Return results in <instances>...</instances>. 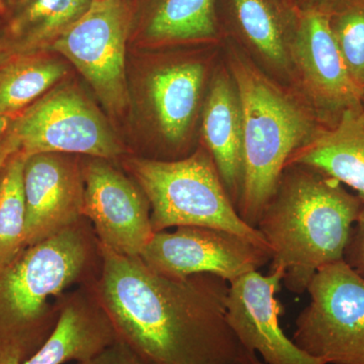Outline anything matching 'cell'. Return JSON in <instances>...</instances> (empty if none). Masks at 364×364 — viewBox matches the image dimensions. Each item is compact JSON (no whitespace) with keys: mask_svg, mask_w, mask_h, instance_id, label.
I'll return each mask as SVG.
<instances>
[{"mask_svg":"<svg viewBox=\"0 0 364 364\" xmlns=\"http://www.w3.org/2000/svg\"><path fill=\"white\" fill-rule=\"evenodd\" d=\"M11 130L26 156L58 153L112 160L123 153L102 114L73 88L41 98L14 119Z\"/></svg>","mask_w":364,"mask_h":364,"instance_id":"obj_7","label":"cell"},{"mask_svg":"<svg viewBox=\"0 0 364 364\" xmlns=\"http://www.w3.org/2000/svg\"><path fill=\"white\" fill-rule=\"evenodd\" d=\"M140 257L167 277L210 273L230 284L267 265L272 251L224 230L179 227L154 233Z\"/></svg>","mask_w":364,"mask_h":364,"instance_id":"obj_9","label":"cell"},{"mask_svg":"<svg viewBox=\"0 0 364 364\" xmlns=\"http://www.w3.org/2000/svg\"><path fill=\"white\" fill-rule=\"evenodd\" d=\"M102 1H107V0H92V2H102Z\"/></svg>","mask_w":364,"mask_h":364,"instance_id":"obj_31","label":"cell"},{"mask_svg":"<svg viewBox=\"0 0 364 364\" xmlns=\"http://www.w3.org/2000/svg\"><path fill=\"white\" fill-rule=\"evenodd\" d=\"M26 247L83 219L81 165L58 153L26 156L23 169Z\"/></svg>","mask_w":364,"mask_h":364,"instance_id":"obj_13","label":"cell"},{"mask_svg":"<svg viewBox=\"0 0 364 364\" xmlns=\"http://www.w3.org/2000/svg\"><path fill=\"white\" fill-rule=\"evenodd\" d=\"M203 133L228 195L238 208L243 181L242 114L230 72H220L213 79L203 107Z\"/></svg>","mask_w":364,"mask_h":364,"instance_id":"obj_16","label":"cell"},{"mask_svg":"<svg viewBox=\"0 0 364 364\" xmlns=\"http://www.w3.org/2000/svg\"><path fill=\"white\" fill-rule=\"evenodd\" d=\"M284 273L249 272L230 282L227 320L242 348L259 354L267 364H328L314 358L284 334L277 294Z\"/></svg>","mask_w":364,"mask_h":364,"instance_id":"obj_12","label":"cell"},{"mask_svg":"<svg viewBox=\"0 0 364 364\" xmlns=\"http://www.w3.org/2000/svg\"><path fill=\"white\" fill-rule=\"evenodd\" d=\"M6 45V39H4V37H2L1 35H0V51H1L2 48H4V46Z\"/></svg>","mask_w":364,"mask_h":364,"instance_id":"obj_29","label":"cell"},{"mask_svg":"<svg viewBox=\"0 0 364 364\" xmlns=\"http://www.w3.org/2000/svg\"><path fill=\"white\" fill-rule=\"evenodd\" d=\"M238 364H267L258 358L255 352L248 351L242 348L240 356H239Z\"/></svg>","mask_w":364,"mask_h":364,"instance_id":"obj_27","label":"cell"},{"mask_svg":"<svg viewBox=\"0 0 364 364\" xmlns=\"http://www.w3.org/2000/svg\"><path fill=\"white\" fill-rule=\"evenodd\" d=\"M229 9L235 28L254 53L277 70H291L299 9L282 0H229Z\"/></svg>","mask_w":364,"mask_h":364,"instance_id":"obj_19","label":"cell"},{"mask_svg":"<svg viewBox=\"0 0 364 364\" xmlns=\"http://www.w3.org/2000/svg\"><path fill=\"white\" fill-rule=\"evenodd\" d=\"M289 165L310 167L336 179L354 189L364 203L363 107L346 109L331 126L318 128L291 154L286 167Z\"/></svg>","mask_w":364,"mask_h":364,"instance_id":"obj_15","label":"cell"},{"mask_svg":"<svg viewBox=\"0 0 364 364\" xmlns=\"http://www.w3.org/2000/svg\"><path fill=\"white\" fill-rule=\"evenodd\" d=\"M344 260L364 277V205L352 230L348 245L345 250Z\"/></svg>","mask_w":364,"mask_h":364,"instance_id":"obj_25","label":"cell"},{"mask_svg":"<svg viewBox=\"0 0 364 364\" xmlns=\"http://www.w3.org/2000/svg\"><path fill=\"white\" fill-rule=\"evenodd\" d=\"M229 67L242 114L243 181L237 210L256 228L287 160L318 130L317 114L235 50Z\"/></svg>","mask_w":364,"mask_h":364,"instance_id":"obj_4","label":"cell"},{"mask_svg":"<svg viewBox=\"0 0 364 364\" xmlns=\"http://www.w3.org/2000/svg\"><path fill=\"white\" fill-rule=\"evenodd\" d=\"M128 14L121 0L92 2L51 44L77 68L112 112L128 104L124 52Z\"/></svg>","mask_w":364,"mask_h":364,"instance_id":"obj_8","label":"cell"},{"mask_svg":"<svg viewBox=\"0 0 364 364\" xmlns=\"http://www.w3.org/2000/svg\"><path fill=\"white\" fill-rule=\"evenodd\" d=\"M18 149H20L18 140L9 129L6 136L0 140V171H1L2 167L6 164L9 157Z\"/></svg>","mask_w":364,"mask_h":364,"instance_id":"obj_26","label":"cell"},{"mask_svg":"<svg viewBox=\"0 0 364 364\" xmlns=\"http://www.w3.org/2000/svg\"><path fill=\"white\" fill-rule=\"evenodd\" d=\"M81 169L83 217L98 241L114 252L138 257L154 235L149 200L142 188L109 160L90 157Z\"/></svg>","mask_w":364,"mask_h":364,"instance_id":"obj_11","label":"cell"},{"mask_svg":"<svg viewBox=\"0 0 364 364\" xmlns=\"http://www.w3.org/2000/svg\"><path fill=\"white\" fill-rule=\"evenodd\" d=\"M127 168L149 200L154 233L173 227L213 228L270 250L260 232L239 215L208 150L176 160L133 158Z\"/></svg>","mask_w":364,"mask_h":364,"instance_id":"obj_5","label":"cell"},{"mask_svg":"<svg viewBox=\"0 0 364 364\" xmlns=\"http://www.w3.org/2000/svg\"><path fill=\"white\" fill-rule=\"evenodd\" d=\"M93 284L75 287L66 294L51 336L30 358L14 364L81 363L119 340Z\"/></svg>","mask_w":364,"mask_h":364,"instance_id":"obj_14","label":"cell"},{"mask_svg":"<svg viewBox=\"0 0 364 364\" xmlns=\"http://www.w3.org/2000/svg\"><path fill=\"white\" fill-rule=\"evenodd\" d=\"M332 1L334 0H316V4H330Z\"/></svg>","mask_w":364,"mask_h":364,"instance_id":"obj_30","label":"cell"},{"mask_svg":"<svg viewBox=\"0 0 364 364\" xmlns=\"http://www.w3.org/2000/svg\"><path fill=\"white\" fill-rule=\"evenodd\" d=\"M205 70L196 61L160 67L148 79V95L160 133L179 146L193 124L205 85Z\"/></svg>","mask_w":364,"mask_h":364,"instance_id":"obj_17","label":"cell"},{"mask_svg":"<svg viewBox=\"0 0 364 364\" xmlns=\"http://www.w3.org/2000/svg\"><path fill=\"white\" fill-rule=\"evenodd\" d=\"M92 0H0L7 48L16 55L45 47L87 13Z\"/></svg>","mask_w":364,"mask_h":364,"instance_id":"obj_18","label":"cell"},{"mask_svg":"<svg viewBox=\"0 0 364 364\" xmlns=\"http://www.w3.org/2000/svg\"><path fill=\"white\" fill-rule=\"evenodd\" d=\"M0 64V116L16 117L66 74L52 59L16 55Z\"/></svg>","mask_w":364,"mask_h":364,"instance_id":"obj_20","label":"cell"},{"mask_svg":"<svg viewBox=\"0 0 364 364\" xmlns=\"http://www.w3.org/2000/svg\"><path fill=\"white\" fill-rule=\"evenodd\" d=\"M215 0H160L146 28L157 42L212 40L217 37Z\"/></svg>","mask_w":364,"mask_h":364,"instance_id":"obj_21","label":"cell"},{"mask_svg":"<svg viewBox=\"0 0 364 364\" xmlns=\"http://www.w3.org/2000/svg\"><path fill=\"white\" fill-rule=\"evenodd\" d=\"M306 291L294 343L328 364H364V277L340 260L321 268Z\"/></svg>","mask_w":364,"mask_h":364,"instance_id":"obj_6","label":"cell"},{"mask_svg":"<svg viewBox=\"0 0 364 364\" xmlns=\"http://www.w3.org/2000/svg\"><path fill=\"white\" fill-rule=\"evenodd\" d=\"M100 267V241L83 218L0 270V364L35 353L56 329L66 294L95 282Z\"/></svg>","mask_w":364,"mask_h":364,"instance_id":"obj_2","label":"cell"},{"mask_svg":"<svg viewBox=\"0 0 364 364\" xmlns=\"http://www.w3.org/2000/svg\"><path fill=\"white\" fill-rule=\"evenodd\" d=\"M76 364H146L128 345L117 340L92 358Z\"/></svg>","mask_w":364,"mask_h":364,"instance_id":"obj_24","label":"cell"},{"mask_svg":"<svg viewBox=\"0 0 364 364\" xmlns=\"http://www.w3.org/2000/svg\"><path fill=\"white\" fill-rule=\"evenodd\" d=\"M291 70L317 112L334 124L346 109L363 107V90L345 65L323 4L299 9L289 47Z\"/></svg>","mask_w":364,"mask_h":364,"instance_id":"obj_10","label":"cell"},{"mask_svg":"<svg viewBox=\"0 0 364 364\" xmlns=\"http://www.w3.org/2000/svg\"><path fill=\"white\" fill-rule=\"evenodd\" d=\"M349 74L364 90V0H334L323 4Z\"/></svg>","mask_w":364,"mask_h":364,"instance_id":"obj_23","label":"cell"},{"mask_svg":"<svg viewBox=\"0 0 364 364\" xmlns=\"http://www.w3.org/2000/svg\"><path fill=\"white\" fill-rule=\"evenodd\" d=\"M100 253L95 293L119 340L144 363L238 364L242 347L227 320V280L210 273L167 277L140 256L102 244Z\"/></svg>","mask_w":364,"mask_h":364,"instance_id":"obj_1","label":"cell"},{"mask_svg":"<svg viewBox=\"0 0 364 364\" xmlns=\"http://www.w3.org/2000/svg\"><path fill=\"white\" fill-rule=\"evenodd\" d=\"M14 119H16V117L0 116V140H1V139L6 136L7 132L9 131Z\"/></svg>","mask_w":364,"mask_h":364,"instance_id":"obj_28","label":"cell"},{"mask_svg":"<svg viewBox=\"0 0 364 364\" xmlns=\"http://www.w3.org/2000/svg\"><path fill=\"white\" fill-rule=\"evenodd\" d=\"M26 155L18 149L0 171V270L26 248Z\"/></svg>","mask_w":364,"mask_h":364,"instance_id":"obj_22","label":"cell"},{"mask_svg":"<svg viewBox=\"0 0 364 364\" xmlns=\"http://www.w3.org/2000/svg\"><path fill=\"white\" fill-rule=\"evenodd\" d=\"M364 203L336 179L301 165L284 169L256 229L272 250V269L291 293L306 291L314 275L344 260Z\"/></svg>","mask_w":364,"mask_h":364,"instance_id":"obj_3","label":"cell"},{"mask_svg":"<svg viewBox=\"0 0 364 364\" xmlns=\"http://www.w3.org/2000/svg\"><path fill=\"white\" fill-rule=\"evenodd\" d=\"M363 107L364 109V90H363Z\"/></svg>","mask_w":364,"mask_h":364,"instance_id":"obj_32","label":"cell"}]
</instances>
